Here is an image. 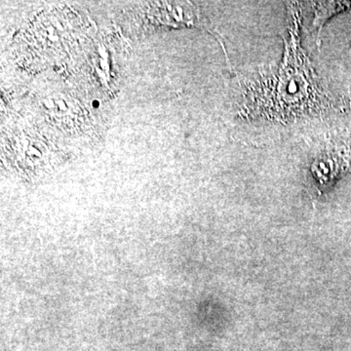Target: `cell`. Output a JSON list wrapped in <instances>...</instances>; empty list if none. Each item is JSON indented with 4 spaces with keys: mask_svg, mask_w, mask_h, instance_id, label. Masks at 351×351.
I'll return each mask as SVG.
<instances>
[{
    "mask_svg": "<svg viewBox=\"0 0 351 351\" xmlns=\"http://www.w3.org/2000/svg\"><path fill=\"white\" fill-rule=\"evenodd\" d=\"M288 36L284 38L282 63L276 71L263 73L245 86L239 117L286 122L324 112L332 99L321 85L301 45V6L288 2Z\"/></svg>",
    "mask_w": 351,
    "mask_h": 351,
    "instance_id": "1",
    "label": "cell"
},
{
    "mask_svg": "<svg viewBox=\"0 0 351 351\" xmlns=\"http://www.w3.org/2000/svg\"><path fill=\"white\" fill-rule=\"evenodd\" d=\"M350 161L348 152L341 149L323 152L313 161L311 173L320 186H327L350 167Z\"/></svg>",
    "mask_w": 351,
    "mask_h": 351,
    "instance_id": "2",
    "label": "cell"
},
{
    "mask_svg": "<svg viewBox=\"0 0 351 351\" xmlns=\"http://www.w3.org/2000/svg\"><path fill=\"white\" fill-rule=\"evenodd\" d=\"M313 3L314 19L311 31L317 29L318 38H319L321 29L330 18L351 7L350 1H315Z\"/></svg>",
    "mask_w": 351,
    "mask_h": 351,
    "instance_id": "3",
    "label": "cell"
}]
</instances>
